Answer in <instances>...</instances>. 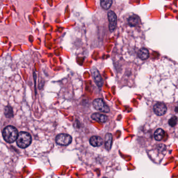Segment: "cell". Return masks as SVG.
I'll use <instances>...</instances> for the list:
<instances>
[{"label":"cell","instance_id":"cell-1","mask_svg":"<svg viewBox=\"0 0 178 178\" xmlns=\"http://www.w3.org/2000/svg\"><path fill=\"white\" fill-rule=\"evenodd\" d=\"M18 133L15 127L8 126L5 127L3 131V137L6 142L12 143L15 142L18 137Z\"/></svg>","mask_w":178,"mask_h":178},{"label":"cell","instance_id":"cell-2","mask_svg":"<svg viewBox=\"0 0 178 178\" xmlns=\"http://www.w3.org/2000/svg\"><path fill=\"white\" fill-rule=\"evenodd\" d=\"M32 139L30 134L26 132H20L17 138L16 143L19 148H25L30 145Z\"/></svg>","mask_w":178,"mask_h":178},{"label":"cell","instance_id":"cell-3","mask_svg":"<svg viewBox=\"0 0 178 178\" xmlns=\"http://www.w3.org/2000/svg\"><path fill=\"white\" fill-rule=\"evenodd\" d=\"M93 105L94 108L98 111L104 112H110V108L102 99H94L93 102Z\"/></svg>","mask_w":178,"mask_h":178},{"label":"cell","instance_id":"cell-4","mask_svg":"<svg viewBox=\"0 0 178 178\" xmlns=\"http://www.w3.org/2000/svg\"><path fill=\"white\" fill-rule=\"evenodd\" d=\"M72 137L70 135L65 133H62L58 135L56 137V142L58 145L67 146L71 143Z\"/></svg>","mask_w":178,"mask_h":178},{"label":"cell","instance_id":"cell-5","mask_svg":"<svg viewBox=\"0 0 178 178\" xmlns=\"http://www.w3.org/2000/svg\"><path fill=\"white\" fill-rule=\"evenodd\" d=\"M108 19L109 21V29L111 32H113L117 26V16L113 11L108 13Z\"/></svg>","mask_w":178,"mask_h":178},{"label":"cell","instance_id":"cell-6","mask_svg":"<svg viewBox=\"0 0 178 178\" xmlns=\"http://www.w3.org/2000/svg\"><path fill=\"white\" fill-rule=\"evenodd\" d=\"M154 111L157 116H162L167 112V107L162 103H158L154 106Z\"/></svg>","mask_w":178,"mask_h":178},{"label":"cell","instance_id":"cell-7","mask_svg":"<svg viewBox=\"0 0 178 178\" xmlns=\"http://www.w3.org/2000/svg\"><path fill=\"white\" fill-rule=\"evenodd\" d=\"M92 74L93 76V79L96 85L99 86V87H101L103 85V80L102 78L101 74L99 71L95 68H92Z\"/></svg>","mask_w":178,"mask_h":178},{"label":"cell","instance_id":"cell-8","mask_svg":"<svg viewBox=\"0 0 178 178\" xmlns=\"http://www.w3.org/2000/svg\"><path fill=\"white\" fill-rule=\"evenodd\" d=\"M103 140L101 137L97 136H93L91 137L90 139V143L91 145H92L94 147L100 146L103 144Z\"/></svg>","mask_w":178,"mask_h":178},{"label":"cell","instance_id":"cell-9","mask_svg":"<svg viewBox=\"0 0 178 178\" xmlns=\"http://www.w3.org/2000/svg\"><path fill=\"white\" fill-rule=\"evenodd\" d=\"M91 118L94 120L100 123H105L107 120V116L99 113H94L91 116Z\"/></svg>","mask_w":178,"mask_h":178},{"label":"cell","instance_id":"cell-10","mask_svg":"<svg viewBox=\"0 0 178 178\" xmlns=\"http://www.w3.org/2000/svg\"><path fill=\"white\" fill-rule=\"evenodd\" d=\"M112 135L110 133H107L105 135V148L107 150H110L112 145Z\"/></svg>","mask_w":178,"mask_h":178},{"label":"cell","instance_id":"cell-11","mask_svg":"<svg viewBox=\"0 0 178 178\" xmlns=\"http://www.w3.org/2000/svg\"><path fill=\"white\" fill-rule=\"evenodd\" d=\"M138 56L140 59L142 60H145L149 57V52L146 49L142 48L138 52Z\"/></svg>","mask_w":178,"mask_h":178},{"label":"cell","instance_id":"cell-12","mask_svg":"<svg viewBox=\"0 0 178 178\" xmlns=\"http://www.w3.org/2000/svg\"><path fill=\"white\" fill-rule=\"evenodd\" d=\"M164 134V132L162 129L160 128L157 129L154 133V138L156 141H160L163 139Z\"/></svg>","mask_w":178,"mask_h":178},{"label":"cell","instance_id":"cell-13","mask_svg":"<svg viewBox=\"0 0 178 178\" xmlns=\"http://www.w3.org/2000/svg\"><path fill=\"white\" fill-rule=\"evenodd\" d=\"M140 22V18L137 16L130 17L128 19V23L132 27L137 26Z\"/></svg>","mask_w":178,"mask_h":178},{"label":"cell","instance_id":"cell-14","mask_svg":"<svg viewBox=\"0 0 178 178\" xmlns=\"http://www.w3.org/2000/svg\"><path fill=\"white\" fill-rule=\"evenodd\" d=\"M112 0H101L102 7L105 9H108L112 5Z\"/></svg>","mask_w":178,"mask_h":178},{"label":"cell","instance_id":"cell-15","mask_svg":"<svg viewBox=\"0 0 178 178\" xmlns=\"http://www.w3.org/2000/svg\"><path fill=\"white\" fill-rule=\"evenodd\" d=\"M4 114L6 117L7 118H11L13 116V110L11 107L7 106L5 108L4 110Z\"/></svg>","mask_w":178,"mask_h":178},{"label":"cell","instance_id":"cell-16","mask_svg":"<svg viewBox=\"0 0 178 178\" xmlns=\"http://www.w3.org/2000/svg\"><path fill=\"white\" fill-rule=\"evenodd\" d=\"M178 121V118L176 116H173L169 120V124L170 126H175Z\"/></svg>","mask_w":178,"mask_h":178},{"label":"cell","instance_id":"cell-17","mask_svg":"<svg viewBox=\"0 0 178 178\" xmlns=\"http://www.w3.org/2000/svg\"><path fill=\"white\" fill-rule=\"evenodd\" d=\"M175 111L176 112H178V106L177 107L175 108Z\"/></svg>","mask_w":178,"mask_h":178},{"label":"cell","instance_id":"cell-18","mask_svg":"<svg viewBox=\"0 0 178 178\" xmlns=\"http://www.w3.org/2000/svg\"></svg>","mask_w":178,"mask_h":178}]
</instances>
